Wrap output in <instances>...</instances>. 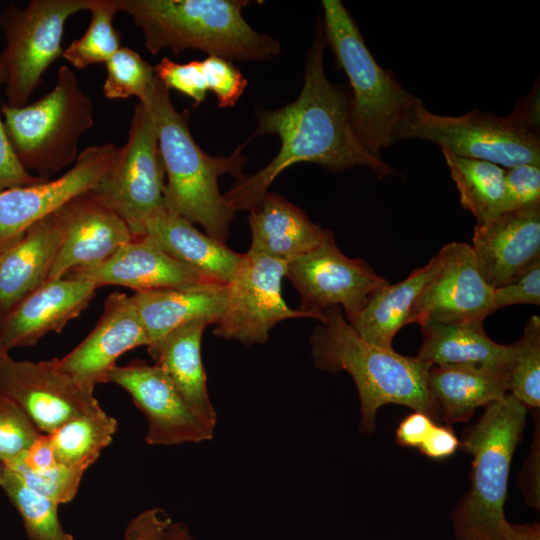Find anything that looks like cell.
<instances>
[{
	"label": "cell",
	"instance_id": "17",
	"mask_svg": "<svg viewBox=\"0 0 540 540\" xmlns=\"http://www.w3.org/2000/svg\"><path fill=\"white\" fill-rule=\"evenodd\" d=\"M54 216L59 244L47 280L100 264L134 238L127 224L89 192L64 203Z\"/></svg>",
	"mask_w": 540,
	"mask_h": 540
},
{
	"label": "cell",
	"instance_id": "28",
	"mask_svg": "<svg viewBox=\"0 0 540 540\" xmlns=\"http://www.w3.org/2000/svg\"><path fill=\"white\" fill-rule=\"evenodd\" d=\"M439 255L435 254L421 268L414 269L403 281L389 282L377 288L364 307L347 320L366 341L379 347L393 349L397 332L408 324L411 308L427 282L436 272Z\"/></svg>",
	"mask_w": 540,
	"mask_h": 540
},
{
	"label": "cell",
	"instance_id": "45",
	"mask_svg": "<svg viewBox=\"0 0 540 540\" xmlns=\"http://www.w3.org/2000/svg\"><path fill=\"white\" fill-rule=\"evenodd\" d=\"M459 446L460 441L450 425L435 424L419 450L429 458L444 459L453 455Z\"/></svg>",
	"mask_w": 540,
	"mask_h": 540
},
{
	"label": "cell",
	"instance_id": "4",
	"mask_svg": "<svg viewBox=\"0 0 540 540\" xmlns=\"http://www.w3.org/2000/svg\"><path fill=\"white\" fill-rule=\"evenodd\" d=\"M142 30L153 55L170 49L174 55L196 49L230 61L268 60L280 43L254 30L244 19L245 0H118Z\"/></svg>",
	"mask_w": 540,
	"mask_h": 540
},
{
	"label": "cell",
	"instance_id": "42",
	"mask_svg": "<svg viewBox=\"0 0 540 540\" xmlns=\"http://www.w3.org/2000/svg\"><path fill=\"white\" fill-rule=\"evenodd\" d=\"M3 83V70L0 54V84ZM45 181L27 171L16 158L7 138L0 111V192L22 186L35 185Z\"/></svg>",
	"mask_w": 540,
	"mask_h": 540
},
{
	"label": "cell",
	"instance_id": "30",
	"mask_svg": "<svg viewBox=\"0 0 540 540\" xmlns=\"http://www.w3.org/2000/svg\"><path fill=\"white\" fill-rule=\"evenodd\" d=\"M441 151L459 192L460 203L473 214L477 223L502 214L505 170L487 161Z\"/></svg>",
	"mask_w": 540,
	"mask_h": 540
},
{
	"label": "cell",
	"instance_id": "11",
	"mask_svg": "<svg viewBox=\"0 0 540 540\" xmlns=\"http://www.w3.org/2000/svg\"><path fill=\"white\" fill-rule=\"evenodd\" d=\"M287 262L263 254L242 255L226 284L223 312L213 334L238 340L245 345L264 344L270 330L291 318H312L322 322V313L304 312L289 307L282 296V280Z\"/></svg>",
	"mask_w": 540,
	"mask_h": 540
},
{
	"label": "cell",
	"instance_id": "2",
	"mask_svg": "<svg viewBox=\"0 0 540 540\" xmlns=\"http://www.w3.org/2000/svg\"><path fill=\"white\" fill-rule=\"evenodd\" d=\"M170 90L155 75L143 97L153 115L165 168V208L200 224L206 234L225 243L235 211L219 191L224 174L241 178L246 157L242 147L229 156L206 154L195 142L187 118L174 107Z\"/></svg>",
	"mask_w": 540,
	"mask_h": 540
},
{
	"label": "cell",
	"instance_id": "41",
	"mask_svg": "<svg viewBox=\"0 0 540 540\" xmlns=\"http://www.w3.org/2000/svg\"><path fill=\"white\" fill-rule=\"evenodd\" d=\"M496 309L515 304H540V260L534 262L517 277L494 288Z\"/></svg>",
	"mask_w": 540,
	"mask_h": 540
},
{
	"label": "cell",
	"instance_id": "20",
	"mask_svg": "<svg viewBox=\"0 0 540 540\" xmlns=\"http://www.w3.org/2000/svg\"><path fill=\"white\" fill-rule=\"evenodd\" d=\"M64 277L87 280L97 288L116 285L134 292L182 289L213 282L169 255L147 235L134 237L102 263L73 269Z\"/></svg>",
	"mask_w": 540,
	"mask_h": 540
},
{
	"label": "cell",
	"instance_id": "26",
	"mask_svg": "<svg viewBox=\"0 0 540 540\" xmlns=\"http://www.w3.org/2000/svg\"><path fill=\"white\" fill-rule=\"evenodd\" d=\"M145 235L175 259L220 284L230 281L243 255L166 208L147 223Z\"/></svg>",
	"mask_w": 540,
	"mask_h": 540
},
{
	"label": "cell",
	"instance_id": "43",
	"mask_svg": "<svg viewBox=\"0 0 540 540\" xmlns=\"http://www.w3.org/2000/svg\"><path fill=\"white\" fill-rule=\"evenodd\" d=\"M171 522L163 510H146L130 521L124 540H160Z\"/></svg>",
	"mask_w": 540,
	"mask_h": 540
},
{
	"label": "cell",
	"instance_id": "1",
	"mask_svg": "<svg viewBox=\"0 0 540 540\" xmlns=\"http://www.w3.org/2000/svg\"><path fill=\"white\" fill-rule=\"evenodd\" d=\"M326 42L321 21L308 51L301 92L296 100L274 110L259 108L254 137L275 134L281 146L262 169L243 176L224 197L236 212L257 207L268 188L288 167L308 162L340 172L356 166L371 169L378 179L398 172L369 152L355 135L350 98L326 77L323 55Z\"/></svg>",
	"mask_w": 540,
	"mask_h": 540
},
{
	"label": "cell",
	"instance_id": "48",
	"mask_svg": "<svg viewBox=\"0 0 540 540\" xmlns=\"http://www.w3.org/2000/svg\"><path fill=\"white\" fill-rule=\"evenodd\" d=\"M507 540H540L539 525H513V531Z\"/></svg>",
	"mask_w": 540,
	"mask_h": 540
},
{
	"label": "cell",
	"instance_id": "46",
	"mask_svg": "<svg viewBox=\"0 0 540 540\" xmlns=\"http://www.w3.org/2000/svg\"><path fill=\"white\" fill-rule=\"evenodd\" d=\"M21 465L33 472H42L57 465L48 434L41 433L22 457L4 466Z\"/></svg>",
	"mask_w": 540,
	"mask_h": 540
},
{
	"label": "cell",
	"instance_id": "38",
	"mask_svg": "<svg viewBox=\"0 0 540 540\" xmlns=\"http://www.w3.org/2000/svg\"><path fill=\"white\" fill-rule=\"evenodd\" d=\"M153 68L155 75L169 90L175 89L187 95L194 101V106L205 100L208 87L201 61L181 64L163 57Z\"/></svg>",
	"mask_w": 540,
	"mask_h": 540
},
{
	"label": "cell",
	"instance_id": "5",
	"mask_svg": "<svg viewBox=\"0 0 540 540\" xmlns=\"http://www.w3.org/2000/svg\"><path fill=\"white\" fill-rule=\"evenodd\" d=\"M528 408L506 393L485 406L460 446L473 456L471 484L452 514L456 540H507L513 531L504 504L510 465Z\"/></svg>",
	"mask_w": 540,
	"mask_h": 540
},
{
	"label": "cell",
	"instance_id": "3",
	"mask_svg": "<svg viewBox=\"0 0 540 540\" xmlns=\"http://www.w3.org/2000/svg\"><path fill=\"white\" fill-rule=\"evenodd\" d=\"M324 320L311 334V356L318 369L330 373L344 370L352 377L360 399V431L375 430L382 405L399 404L439 419L427 387L431 366L416 356L364 340L348 323L339 306L323 311Z\"/></svg>",
	"mask_w": 540,
	"mask_h": 540
},
{
	"label": "cell",
	"instance_id": "21",
	"mask_svg": "<svg viewBox=\"0 0 540 540\" xmlns=\"http://www.w3.org/2000/svg\"><path fill=\"white\" fill-rule=\"evenodd\" d=\"M470 246L484 280L505 285L540 260V204L476 223Z\"/></svg>",
	"mask_w": 540,
	"mask_h": 540
},
{
	"label": "cell",
	"instance_id": "37",
	"mask_svg": "<svg viewBox=\"0 0 540 540\" xmlns=\"http://www.w3.org/2000/svg\"><path fill=\"white\" fill-rule=\"evenodd\" d=\"M40 434L20 406L0 395V462L3 465L19 460Z\"/></svg>",
	"mask_w": 540,
	"mask_h": 540
},
{
	"label": "cell",
	"instance_id": "34",
	"mask_svg": "<svg viewBox=\"0 0 540 540\" xmlns=\"http://www.w3.org/2000/svg\"><path fill=\"white\" fill-rule=\"evenodd\" d=\"M509 390L528 409L540 406V317L528 320L520 339L511 344Z\"/></svg>",
	"mask_w": 540,
	"mask_h": 540
},
{
	"label": "cell",
	"instance_id": "35",
	"mask_svg": "<svg viewBox=\"0 0 540 540\" xmlns=\"http://www.w3.org/2000/svg\"><path fill=\"white\" fill-rule=\"evenodd\" d=\"M105 64L103 93L110 100L131 96L140 100L155 77L154 68L127 47L117 50Z\"/></svg>",
	"mask_w": 540,
	"mask_h": 540
},
{
	"label": "cell",
	"instance_id": "18",
	"mask_svg": "<svg viewBox=\"0 0 540 540\" xmlns=\"http://www.w3.org/2000/svg\"><path fill=\"white\" fill-rule=\"evenodd\" d=\"M149 341L131 296L113 292L104 301V310L90 334L62 358L57 368L75 381L95 387L107 383L110 371L124 353Z\"/></svg>",
	"mask_w": 540,
	"mask_h": 540
},
{
	"label": "cell",
	"instance_id": "14",
	"mask_svg": "<svg viewBox=\"0 0 540 540\" xmlns=\"http://www.w3.org/2000/svg\"><path fill=\"white\" fill-rule=\"evenodd\" d=\"M107 383L118 385L145 415L149 445H179L212 440L215 427L196 414L156 365L135 359L115 366Z\"/></svg>",
	"mask_w": 540,
	"mask_h": 540
},
{
	"label": "cell",
	"instance_id": "29",
	"mask_svg": "<svg viewBox=\"0 0 540 540\" xmlns=\"http://www.w3.org/2000/svg\"><path fill=\"white\" fill-rule=\"evenodd\" d=\"M422 345L416 357L429 366L480 363L508 368L512 346L492 340L482 321L422 323Z\"/></svg>",
	"mask_w": 540,
	"mask_h": 540
},
{
	"label": "cell",
	"instance_id": "15",
	"mask_svg": "<svg viewBox=\"0 0 540 540\" xmlns=\"http://www.w3.org/2000/svg\"><path fill=\"white\" fill-rule=\"evenodd\" d=\"M437 254L438 268L417 296L408 324L483 322L497 310L494 288L482 277L471 246L451 242Z\"/></svg>",
	"mask_w": 540,
	"mask_h": 540
},
{
	"label": "cell",
	"instance_id": "32",
	"mask_svg": "<svg viewBox=\"0 0 540 540\" xmlns=\"http://www.w3.org/2000/svg\"><path fill=\"white\" fill-rule=\"evenodd\" d=\"M0 486L18 510L30 540H74L60 523L59 505L31 490L17 472L4 465Z\"/></svg>",
	"mask_w": 540,
	"mask_h": 540
},
{
	"label": "cell",
	"instance_id": "24",
	"mask_svg": "<svg viewBox=\"0 0 540 540\" xmlns=\"http://www.w3.org/2000/svg\"><path fill=\"white\" fill-rule=\"evenodd\" d=\"M248 222L252 233L249 252L284 262L312 251L333 234L312 222L302 209L270 192L249 211Z\"/></svg>",
	"mask_w": 540,
	"mask_h": 540
},
{
	"label": "cell",
	"instance_id": "23",
	"mask_svg": "<svg viewBox=\"0 0 540 540\" xmlns=\"http://www.w3.org/2000/svg\"><path fill=\"white\" fill-rule=\"evenodd\" d=\"M427 387L439 418L448 425L468 422L475 410L509 390V369L480 363L431 366Z\"/></svg>",
	"mask_w": 540,
	"mask_h": 540
},
{
	"label": "cell",
	"instance_id": "31",
	"mask_svg": "<svg viewBox=\"0 0 540 540\" xmlns=\"http://www.w3.org/2000/svg\"><path fill=\"white\" fill-rule=\"evenodd\" d=\"M117 420L103 409L72 418L49 435L57 464L96 461L117 431Z\"/></svg>",
	"mask_w": 540,
	"mask_h": 540
},
{
	"label": "cell",
	"instance_id": "50",
	"mask_svg": "<svg viewBox=\"0 0 540 540\" xmlns=\"http://www.w3.org/2000/svg\"><path fill=\"white\" fill-rule=\"evenodd\" d=\"M2 476H3V464L0 462V484L2 481Z\"/></svg>",
	"mask_w": 540,
	"mask_h": 540
},
{
	"label": "cell",
	"instance_id": "16",
	"mask_svg": "<svg viewBox=\"0 0 540 540\" xmlns=\"http://www.w3.org/2000/svg\"><path fill=\"white\" fill-rule=\"evenodd\" d=\"M118 153L113 143L90 146L59 178L0 192V249L73 197L94 189Z\"/></svg>",
	"mask_w": 540,
	"mask_h": 540
},
{
	"label": "cell",
	"instance_id": "9",
	"mask_svg": "<svg viewBox=\"0 0 540 540\" xmlns=\"http://www.w3.org/2000/svg\"><path fill=\"white\" fill-rule=\"evenodd\" d=\"M165 178L153 115L138 101L127 143L119 147L115 162L89 193L119 216L133 237H141L147 223L165 209Z\"/></svg>",
	"mask_w": 540,
	"mask_h": 540
},
{
	"label": "cell",
	"instance_id": "12",
	"mask_svg": "<svg viewBox=\"0 0 540 540\" xmlns=\"http://www.w3.org/2000/svg\"><path fill=\"white\" fill-rule=\"evenodd\" d=\"M300 296L299 310L322 313L339 306L346 320L388 281L362 259L346 256L329 236L312 251L287 262L286 275Z\"/></svg>",
	"mask_w": 540,
	"mask_h": 540
},
{
	"label": "cell",
	"instance_id": "44",
	"mask_svg": "<svg viewBox=\"0 0 540 540\" xmlns=\"http://www.w3.org/2000/svg\"><path fill=\"white\" fill-rule=\"evenodd\" d=\"M434 425L429 415L414 411L400 422L396 430V441L401 446L419 449Z\"/></svg>",
	"mask_w": 540,
	"mask_h": 540
},
{
	"label": "cell",
	"instance_id": "27",
	"mask_svg": "<svg viewBox=\"0 0 540 540\" xmlns=\"http://www.w3.org/2000/svg\"><path fill=\"white\" fill-rule=\"evenodd\" d=\"M210 324L207 320H196L175 329L162 341L153 360L188 406L216 427L217 413L208 394L201 357L202 336Z\"/></svg>",
	"mask_w": 540,
	"mask_h": 540
},
{
	"label": "cell",
	"instance_id": "19",
	"mask_svg": "<svg viewBox=\"0 0 540 540\" xmlns=\"http://www.w3.org/2000/svg\"><path fill=\"white\" fill-rule=\"evenodd\" d=\"M96 290L87 280H46L0 318V346L10 352L35 345L50 332L60 333L89 306Z\"/></svg>",
	"mask_w": 540,
	"mask_h": 540
},
{
	"label": "cell",
	"instance_id": "25",
	"mask_svg": "<svg viewBox=\"0 0 540 540\" xmlns=\"http://www.w3.org/2000/svg\"><path fill=\"white\" fill-rule=\"evenodd\" d=\"M58 244L52 213L0 249V318L48 279Z\"/></svg>",
	"mask_w": 540,
	"mask_h": 540
},
{
	"label": "cell",
	"instance_id": "49",
	"mask_svg": "<svg viewBox=\"0 0 540 540\" xmlns=\"http://www.w3.org/2000/svg\"><path fill=\"white\" fill-rule=\"evenodd\" d=\"M160 540H197L184 523H171Z\"/></svg>",
	"mask_w": 540,
	"mask_h": 540
},
{
	"label": "cell",
	"instance_id": "39",
	"mask_svg": "<svg viewBox=\"0 0 540 540\" xmlns=\"http://www.w3.org/2000/svg\"><path fill=\"white\" fill-rule=\"evenodd\" d=\"M208 91L215 94L221 108L236 104L247 87V79L232 61L208 55L201 61Z\"/></svg>",
	"mask_w": 540,
	"mask_h": 540
},
{
	"label": "cell",
	"instance_id": "22",
	"mask_svg": "<svg viewBox=\"0 0 540 540\" xmlns=\"http://www.w3.org/2000/svg\"><path fill=\"white\" fill-rule=\"evenodd\" d=\"M145 328L147 352L155 358L162 341L175 329L196 320L215 324L226 300V284L207 282L182 289L135 292L131 296Z\"/></svg>",
	"mask_w": 540,
	"mask_h": 540
},
{
	"label": "cell",
	"instance_id": "6",
	"mask_svg": "<svg viewBox=\"0 0 540 540\" xmlns=\"http://www.w3.org/2000/svg\"><path fill=\"white\" fill-rule=\"evenodd\" d=\"M321 3L325 42L352 89L353 131L369 152L380 157L381 149L398 141L399 130L422 102L377 63L341 1L323 0Z\"/></svg>",
	"mask_w": 540,
	"mask_h": 540
},
{
	"label": "cell",
	"instance_id": "33",
	"mask_svg": "<svg viewBox=\"0 0 540 540\" xmlns=\"http://www.w3.org/2000/svg\"><path fill=\"white\" fill-rule=\"evenodd\" d=\"M91 19L83 36L74 40L62 57L77 69L106 63L121 48V36L113 26L120 12L118 0H90Z\"/></svg>",
	"mask_w": 540,
	"mask_h": 540
},
{
	"label": "cell",
	"instance_id": "47",
	"mask_svg": "<svg viewBox=\"0 0 540 540\" xmlns=\"http://www.w3.org/2000/svg\"><path fill=\"white\" fill-rule=\"evenodd\" d=\"M519 486L527 504L539 509V433L534 438L530 455L519 474Z\"/></svg>",
	"mask_w": 540,
	"mask_h": 540
},
{
	"label": "cell",
	"instance_id": "13",
	"mask_svg": "<svg viewBox=\"0 0 540 540\" xmlns=\"http://www.w3.org/2000/svg\"><path fill=\"white\" fill-rule=\"evenodd\" d=\"M94 388L62 373L55 358L15 360L0 346V395L20 406L43 434H50L72 418L102 409Z\"/></svg>",
	"mask_w": 540,
	"mask_h": 540
},
{
	"label": "cell",
	"instance_id": "36",
	"mask_svg": "<svg viewBox=\"0 0 540 540\" xmlns=\"http://www.w3.org/2000/svg\"><path fill=\"white\" fill-rule=\"evenodd\" d=\"M94 462L85 460L74 465L57 464L42 472H33L21 465L6 467L17 472L31 490L60 505L75 497L84 473Z\"/></svg>",
	"mask_w": 540,
	"mask_h": 540
},
{
	"label": "cell",
	"instance_id": "40",
	"mask_svg": "<svg viewBox=\"0 0 540 540\" xmlns=\"http://www.w3.org/2000/svg\"><path fill=\"white\" fill-rule=\"evenodd\" d=\"M540 204V166L518 165L505 170L502 214Z\"/></svg>",
	"mask_w": 540,
	"mask_h": 540
},
{
	"label": "cell",
	"instance_id": "8",
	"mask_svg": "<svg viewBox=\"0 0 540 540\" xmlns=\"http://www.w3.org/2000/svg\"><path fill=\"white\" fill-rule=\"evenodd\" d=\"M431 141L449 153L509 168L540 166L539 124L518 106L507 116L475 109L462 116L430 112L420 104L398 132V140Z\"/></svg>",
	"mask_w": 540,
	"mask_h": 540
},
{
	"label": "cell",
	"instance_id": "10",
	"mask_svg": "<svg viewBox=\"0 0 540 540\" xmlns=\"http://www.w3.org/2000/svg\"><path fill=\"white\" fill-rule=\"evenodd\" d=\"M90 0H31L19 9L7 5L0 14L6 47L0 52L7 105L23 107L43 73L62 56L65 22Z\"/></svg>",
	"mask_w": 540,
	"mask_h": 540
},
{
	"label": "cell",
	"instance_id": "7",
	"mask_svg": "<svg viewBox=\"0 0 540 540\" xmlns=\"http://www.w3.org/2000/svg\"><path fill=\"white\" fill-rule=\"evenodd\" d=\"M0 111L16 158L43 180L75 163L79 139L94 123L93 102L66 65L45 96L23 107L5 103Z\"/></svg>",
	"mask_w": 540,
	"mask_h": 540
}]
</instances>
